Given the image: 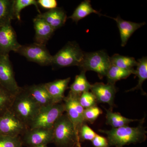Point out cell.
Returning <instances> with one entry per match:
<instances>
[{"mask_svg":"<svg viewBox=\"0 0 147 147\" xmlns=\"http://www.w3.org/2000/svg\"><path fill=\"white\" fill-rule=\"evenodd\" d=\"M85 53L75 41L69 42L53 56L52 65L56 67L80 66Z\"/></svg>","mask_w":147,"mask_h":147,"instance_id":"4","label":"cell"},{"mask_svg":"<svg viewBox=\"0 0 147 147\" xmlns=\"http://www.w3.org/2000/svg\"><path fill=\"white\" fill-rule=\"evenodd\" d=\"M92 142L95 147H110L107 138L98 134L92 140Z\"/></svg>","mask_w":147,"mask_h":147,"instance_id":"32","label":"cell"},{"mask_svg":"<svg viewBox=\"0 0 147 147\" xmlns=\"http://www.w3.org/2000/svg\"><path fill=\"white\" fill-rule=\"evenodd\" d=\"M0 84L15 95L21 89L15 79L9 55H0Z\"/></svg>","mask_w":147,"mask_h":147,"instance_id":"11","label":"cell"},{"mask_svg":"<svg viewBox=\"0 0 147 147\" xmlns=\"http://www.w3.org/2000/svg\"><path fill=\"white\" fill-rule=\"evenodd\" d=\"M92 13H96L99 15H102L98 11H97L92 7L90 1H84L76 7L73 13L69 18H71L72 21L76 23L79 21L85 18Z\"/></svg>","mask_w":147,"mask_h":147,"instance_id":"21","label":"cell"},{"mask_svg":"<svg viewBox=\"0 0 147 147\" xmlns=\"http://www.w3.org/2000/svg\"><path fill=\"white\" fill-rule=\"evenodd\" d=\"M26 87L31 96L39 105L41 109L56 104L53 102L43 84H34Z\"/></svg>","mask_w":147,"mask_h":147,"instance_id":"16","label":"cell"},{"mask_svg":"<svg viewBox=\"0 0 147 147\" xmlns=\"http://www.w3.org/2000/svg\"><path fill=\"white\" fill-rule=\"evenodd\" d=\"M111 65L125 69H134L137 65V61L132 57L115 54L110 57Z\"/></svg>","mask_w":147,"mask_h":147,"instance_id":"25","label":"cell"},{"mask_svg":"<svg viewBox=\"0 0 147 147\" xmlns=\"http://www.w3.org/2000/svg\"><path fill=\"white\" fill-rule=\"evenodd\" d=\"M90 90L97 102L107 103L111 108L114 107V100L117 92L115 84L97 82L92 85Z\"/></svg>","mask_w":147,"mask_h":147,"instance_id":"13","label":"cell"},{"mask_svg":"<svg viewBox=\"0 0 147 147\" xmlns=\"http://www.w3.org/2000/svg\"><path fill=\"white\" fill-rule=\"evenodd\" d=\"M53 143L57 147H82L79 137L66 114H63L53 127Z\"/></svg>","mask_w":147,"mask_h":147,"instance_id":"3","label":"cell"},{"mask_svg":"<svg viewBox=\"0 0 147 147\" xmlns=\"http://www.w3.org/2000/svg\"><path fill=\"white\" fill-rule=\"evenodd\" d=\"M79 102L84 109L96 105V99L92 92H85L79 97Z\"/></svg>","mask_w":147,"mask_h":147,"instance_id":"28","label":"cell"},{"mask_svg":"<svg viewBox=\"0 0 147 147\" xmlns=\"http://www.w3.org/2000/svg\"><path fill=\"white\" fill-rule=\"evenodd\" d=\"M110 57L104 50L85 53L84 59L79 67L82 71H95L100 79L106 76L111 66Z\"/></svg>","mask_w":147,"mask_h":147,"instance_id":"5","label":"cell"},{"mask_svg":"<svg viewBox=\"0 0 147 147\" xmlns=\"http://www.w3.org/2000/svg\"><path fill=\"white\" fill-rule=\"evenodd\" d=\"M79 96L69 92L68 95L65 96L63 100L66 114L73 124L79 137L80 128L85 122L84 109L79 102Z\"/></svg>","mask_w":147,"mask_h":147,"instance_id":"8","label":"cell"},{"mask_svg":"<svg viewBox=\"0 0 147 147\" xmlns=\"http://www.w3.org/2000/svg\"><path fill=\"white\" fill-rule=\"evenodd\" d=\"M112 18L116 21L118 27L122 47L126 45L128 39L134 32L145 24V23H136L125 21L119 16Z\"/></svg>","mask_w":147,"mask_h":147,"instance_id":"18","label":"cell"},{"mask_svg":"<svg viewBox=\"0 0 147 147\" xmlns=\"http://www.w3.org/2000/svg\"><path fill=\"white\" fill-rule=\"evenodd\" d=\"M30 5H34L39 14L41 13L38 8L37 2L35 0H13V9L15 19L18 21H21V11Z\"/></svg>","mask_w":147,"mask_h":147,"instance_id":"27","label":"cell"},{"mask_svg":"<svg viewBox=\"0 0 147 147\" xmlns=\"http://www.w3.org/2000/svg\"><path fill=\"white\" fill-rule=\"evenodd\" d=\"M30 147H47V146H37Z\"/></svg>","mask_w":147,"mask_h":147,"instance_id":"34","label":"cell"},{"mask_svg":"<svg viewBox=\"0 0 147 147\" xmlns=\"http://www.w3.org/2000/svg\"><path fill=\"white\" fill-rule=\"evenodd\" d=\"M70 77L65 79H57L53 82L43 84L55 103H61L64 98V93L68 88Z\"/></svg>","mask_w":147,"mask_h":147,"instance_id":"14","label":"cell"},{"mask_svg":"<svg viewBox=\"0 0 147 147\" xmlns=\"http://www.w3.org/2000/svg\"><path fill=\"white\" fill-rule=\"evenodd\" d=\"M21 45L11 23L0 27V55H9L11 51L16 53Z\"/></svg>","mask_w":147,"mask_h":147,"instance_id":"12","label":"cell"},{"mask_svg":"<svg viewBox=\"0 0 147 147\" xmlns=\"http://www.w3.org/2000/svg\"><path fill=\"white\" fill-rule=\"evenodd\" d=\"M35 35V43L46 45L55 31L47 23L41 18L36 17L33 19Z\"/></svg>","mask_w":147,"mask_h":147,"instance_id":"17","label":"cell"},{"mask_svg":"<svg viewBox=\"0 0 147 147\" xmlns=\"http://www.w3.org/2000/svg\"><path fill=\"white\" fill-rule=\"evenodd\" d=\"M20 137L23 146L27 147L47 146L53 143V128H29Z\"/></svg>","mask_w":147,"mask_h":147,"instance_id":"10","label":"cell"},{"mask_svg":"<svg viewBox=\"0 0 147 147\" xmlns=\"http://www.w3.org/2000/svg\"><path fill=\"white\" fill-rule=\"evenodd\" d=\"M13 0H0V27L11 23L15 19L13 9Z\"/></svg>","mask_w":147,"mask_h":147,"instance_id":"22","label":"cell"},{"mask_svg":"<svg viewBox=\"0 0 147 147\" xmlns=\"http://www.w3.org/2000/svg\"><path fill=\"white\" fill-rule=\"evenodd\" d=\"M36 17L44 20L55 31L63 26L67 18L65 11L60 7H56L45 13H40Z\"/></svg>","mask_w":147,"mask_h":147,"instance_id":"15","label":"cell"},{"mask_svg":"<svg viewBox=\"0 0 147 147\" xmlns=\"http://www.w3.org/2000/svg\"><path fill=\"white\" fill-rule=\"evenodd\" d=\"M134 69H125L111 65L106 76L108 83L115 84L116 82L121 79H126L131 74H134Z\"/></svg>","mask_w":147,"mask_h":147,"instance_id":"23","label":"cell"},{"mask_svg":"<svg viewBox=\"0 0 147 147\" xmlns=\"http://www.w3.org/2000/svg\"><path fill=\"white\" fill-rule=\"evenodd\" d=\"M102 111L96 105L84 109V119L85 121H88L91 124L94 123L100 115Z\"/></svg>","mask_w":147,"mask_h":147,"instance_id":"30","label":"cell"},{"mask_svg":"<svg viewBox=\"0 0 147 147\" xmlns=\"http://www.w3.org/2000/svg\"><path fill=\"white\" fill-rule=\"evenodd\" d=\"M37 2L42 8L49 10L56 8L57 6V2L56 0H38Z\"/></svg>","mask_w":147,"mask_h":147,"instance_id":"33","label":"cell"},{"mask_svg":"<svg viewBox=\"0 0 147 147\" xmlns=\"http://www.w3.org/2000/svg\"><path fill=\"white\" fill-rule=\"evenodd\" d=\"M96 133L86 124L84 123L80 128L79 132L80 142L92 141L96 135Z\"/></svg>","mask_w":147,"mask_h":147,"instance_id":"31","label":"cell"},{"mask_svg":"<svg viewBox=\"0 0 147 147\" xmlns=\"http://www.w3.org/2000/svg\"><path fill=\"white\" fill-rule=\"evenodd\" d=\"M144 121V119H142L136 127L127 125L110 130L99 129L98 131L107 135L110 147H123L125 145L142 143L147 138V131L143 125Z\"/></svg>","mask_w":147,"mask_h":147,"instance_id":"1","label":"cell"},{"mask_svg":"<svg viewBox=\"0 0 147 147\" xmlns=\"http://www.w3.org/2000/svg\"><path fill=\"white\" fill-rule=\"evenodd\" d=\"M65 112L63 102L56 103L40 109L39 113L32 121L29 128H52L56 121Z\"/></svg>","mask_w":147,"mask_h":147,"instance_id":"6","label":"cell"},{"mask_svg":"<svg viewBox=\"0 0 147 147\" xmlns=\"http://www.w3.org/2000/svg\"><path fill=\"white\" fill-rule=\"evenodd\" d=\"M28 129L10 109L0 116V136H21Z\"/></svg>","mask_w":147,"mask_h":147,"instance_id":"9","label":"cell"},{"mask_svg":"<svg viewBox=\"0 0 147 147\" xmlns=\"http://www.w3.org/2000/svg\"><path fill=\"white\" fill-rule=\"evenodd\" d=\"M21 137L0 136V147H23Z\"/></svg>","mask_w":147,"mask_h":147,"instance_id":"29","label":"cell"},{"mask_svg":"<svg viewBox=\"0 0 147 147\" xmlns=\"http://www.w3.org/2000/svg\"><path fill=\"white\" fill-rule=\"evenodd\" d=\"M105 109L106 111V123L113 128L127 126L130 123L141 120L127 118L122 116L119 113H114L111 110Z\"/></svg>","mask_w":147,"mask_h":147,"instance_id":"19","label":"cell"},{"mask_svg":"<svg viewBox=\"0 0 147 147\" xmlns=\"http://www.w3.org/2000/svg\"><path fill=\"white\" fill-rule=\"evenodd\" d=\"M39 105L30 94L26 87H21L15 95L10 110L29 128L30 124L40 111Z\"/></svg>","mask_w":147,"mask_h":147,"instance_id":"2","label":"cell"},{"mask_svg":"<svg viewBox=\"0 0 147 147\" xmlns=\"http://www.w3.org/2000/svg\"><path fill=\"white\" fill-rule=\"evenodd\" d=\"M16 53L24 56L28 61L42 66L52 65L53 56L50 55L46 45L35 42L21 45Z\"/></svg>","mask_w":147,"mask_h":147,"instance_id":"7","label":"cell"},{"mask_svg":"<svg viewBox=\"0 0 147 147\" xmlns=\"http://www.w3.org/2000/svg\"><path fill=\"white\" fill-rule=\"evenodd\" d=\"M86 71H82L79 75H76L73 84L69 88V92L73 94L80 96L85 92L89 91L92 85L87 80Z\"/></svg>","mask_w":147,"mask_h":147,"instance_id":"20","label":"cell"},{"mask_svg":"<svg viewBox=\"0 0 147 147\" xmlns=\"http://www.w3.org/2000/svg\"><path fill=\"white\" fill-rule=\"evenodd\" d=\"M137 69L135 70L134 74L138 77V84L137 86L126 92L134 91L136 90H141L143 91L142 86L144 82L147 79V58L144 57L137 61Z\"/></svg>","mask_w":147,"mask_h":147,"instance_id":"24","label":"cell"},{"mask_svg":"<svg viewBox=\"0 0 147 147\" xmlns=\"http://www.w3.org/2000/svg\"><path fill=\"white\" fill-rule=\"evenodd\" d=\"M15 96L0 84V116L10 110Z\"/></svg>","mask_w":147,"mask_h":147,"instance_id":"26","label":"cell"}]
</instances>
